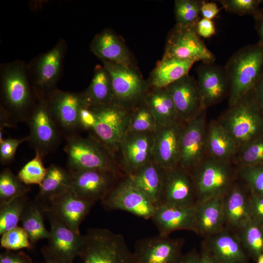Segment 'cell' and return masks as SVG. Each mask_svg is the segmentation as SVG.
<instances>
[{
  "label": "cell",
  "instance_id": "1",
  "mask_svg": "<svg viewBox=\"0 0 263 263\" xmlns=\"http://www.w3.org/2000/svg\"><path fill=\"white\" fill-rule=\"evenodd\" d=\"M29 79L28 67L22 61L0 67V106L14 123L26 121L38 100Z\"/></svg>",
  "mask_w": 263,
  "mask_h": 263
},
{
  "label": "cell",
  "instance_id": "2",
  "mask_svg": "<svg viewBox=\"0 0 263 263\" xmlns=\"http://www.w3.org/2000/svg\"><path fill=\"white\" fill-rule=\"evenodd\" d=\"M225 68L227 74L230 91L229 106L253 91L263 73V42L245 46L230 57Z\"/></svg>",
  "mask_w": 263,
  "mask_h": 263
},
{
  "label": "cell",
  "instance_id": "3",
  "mask_svg": "<svg viewBox=\"0 0 263 263\" xmlns=\"http://www.w3.org/2000/svg\"><path fill=\"white\" fill-rule=\"evenodd\" d=\"M218 121L233 139L238 150L263 135V113L253 91L229 106Z\"/></svg>",
  "mask_w": 263,
  "mask_h": 263
},
{
  "label": "cell",
  "instance_id": "4",
  "mask_svg": "<svg viewBox=\"0 0 263 263\" xmlns=\"http://www.w3.org/2000/svg\"><path fill=\"white\" fill-rule=\"evenodd\" d=\"M65 139L64 150L67 156L68 168L71 172L99 169L125 174L116 155L94 137L89 135L83 137L77 134Z\"/></svg>",
  "mask_w": 263,
  "mask_h": 263
},
{
  "label": "cell",
  "instance_id": "5",
  "mask_svg": "<svg viewBox=\"0 0 263 263\" xmlns=\"http://www.w3.org/2000/svg\"><path fill=\"white\" fill-rule=\"evenodd\" d=\"M78 256L83 263H136L123 235L101 228L84 235Z\"/></svg>",
  "mask_w": 263,
  "mask_h": 263
},
{
  "label": "cell",
  "instance_id": "6",
  "mask_svg": "<svg viewBox=\"0 0 263 263\" xmlns=\"http://www.w3.org/2000/svg\"><path fill=\"white\" fill-rule=\"evenodd\" d=\"M196 188V204L224 195L237 180L231 163L207 156L190 171Z\"/></svg>",
  "mask_w": 263,
  "mask_h": 263
},
{
  "label": "cell",
  "instance_id": "7",
  "mask_svg": "<svg viewBox=\"0 0 263 263\" xmlns=\"http://www.w3.org/2000/svg\"><path fill=\"white\" fill-rule=\"evenodd\" d=\"M89 106L94 115L93 126L89 131L90 135L116 156L120 142L128 131L131 110L114 103Z\"/></svg>",
  "mask_w": 263,
  "mask_h": 263
},
{
  "label": "cell",
  "instance_id": "8",
  "mask_svg": "<svg viewBox=\"0 0 263 263\" xmlns=\"http://www.w3.org/2000/svg\"><path fill=\"white\" fill-rule=\"evenodd\" d=\"M102 62L111 77L113 103L131 110L143 100L150 88L149 83L134 67L107 61Z\"/></svg>",
  "mask_w": 263,
  "mask_h": 263
},
{
  "label": "cell",
  "instance_id": "9",
  "mask_svg": "<svg viewBox=\"0 0 263 263\" xmlns=\"http://www.w3.org/2000/svg\"><path fill=\"white\" fill-rule=\"evenodd\" d=\"M26 122L30 145L43 157L56 150L63 138L50 113L47 98H38Z\"/></svg>",
  "mask_w": 263,
  "mask_h": 263
},
{
  "label": "cell",
  "instance_id": "10",
  "mask_svg": "<svg viewBox=\"0 0 263 263\" xmlns=\"http://www.w3.org/2000/svg\"><path fill=\"white\" fill-rule=\"evenodd\" d=\"M196 25L176 24L167 36L163 56L195 63L214 62L215 56L198 34Z\"/></svg>",
  "mask_w": 263,
  "mask_h": 263
},
{
  "label": "cell",
  "instance_id": "11",
  "mask_svg": "<svg viewBox=\"0 0 263 263\" xmlns=\"http://www.w3.org/2000/svg\"><path fill=\"white\" fill-rule=\"evenodd\" d=\"M109 210H122L145 219L152 218L155 206L125 175L113 187L101 201Z\"/></svg>",
  "mask_w": 263,
  "mask_h": 263
},
{
  "label": "cell",
  "instance_id": "12",
  "mask_svg": "<svg viewBox=\"0 0 263 263\" xmlns=\"http://www.w3.org/2000/svg\"><path fill=\"white\" fill-rule=\"evenodd\" d=\"M66 49L65 41L60 39L50 51L40 55L30 70L29 78L37 98H46L54 90L58 80Z\"/></svg>",
  "mask_w": 263,
  "mask_h": 263
},
{
  "label": "cell",
  "instance_id": "13",
  "mask_svg": "<svg viewBox=\"0 0 263 263\" xmlns=\"http://www.w3.org/2000/svg\"><path fill=\"white\" fill-rule=\"evenodd\" d=\"M51 115L65 139L78 134L81 130L79 113L87 105L82 93L55 89L46 97Z\"/></svg>",
  "mask_w": 263,
  "mask_h": 263
},
{
  "label": "cell",
  "instance_id": "14",
  "mask_svg": "<svg viewBox=\"0 0 263 263\" xmlns=\"http://www.w3.org/2000/svg\"><path fill=\"white\" fill-rule=\"evenodd\" d=\"M206 111L185 122L181 133L177 166L189 171L207 156Z\"/></svg>",
  "mask_w": 263,
  "mask_h": 263
},
{
  "label": "cell",
  "instance_id": "15",
  "mask_svg": "<svg viewBox=\"0 0 263 263\" xmlns=\"http://www.w3.org/2000/svg\"><path fill=\"white\" fill-rule=\"evenodd\" d=\"M154 132H127L116 153L120 166L130 175L153 160Z\"/></svg>",
  "mask_w": 263,
  "mask_h": 263
},
{
  "label": "cell",
  "instance_id": "16",
  "mask_svg": "<svg viewBox=\"0 0 263 263\" xmlns=\"http://www.w3.org/2000/svg\"><path fill=\"white\" fill-rule=\"evenodd\" d=\"M183 241L159 234L139 240L134 252L136 263H179Z\"/></svg>",
  "mask_w": 263,
  "mask_h": 263
},
{
  "label": "cell",
  "instance_id": "17",
  "mask_svg": "<svg viewBox=\"0 0 263 263\" xmlns=\"http://www.w3.org/2000/svg\"><path fill=\"white\" fill-rule=\"evenodd\" d=\"M71 189L78 196L95 203L102 199L115 184L126 175L99 169H85L72 172Z\"/></svg>",
  "mask_w": 263,
  "mask_h": 263
},
{
  "label": "cell",
  "instance_id": "18",
  "mask_svg": "<svg viewBox=\"0 0 263 263\" xmlns=\"http://www.w3.org/2000/svg\"><path fill=\"white\" fill-rule=\"evenodd\" d=\"M196 80L203 110L229 95V80L224 66L213 62H202L197 68Z\"/></svg>",
  "mask_w": 263,
  "mask_h": 263
},
{
  "label": "cell",
  "instance_id": "19",
  "mask_svg": "<svg viewBox=\"0 0 263 263\" xmlns=\"http://www.w3.org/2000/svg\"><path fill=\"white\" fill-rule=\"evenodd\" d=\"M196 204V188L190 171L178 166L166 170L161 204L192 207Z\"/></svg>",
  "mask_w": 263,
  "mask_h": 263
},
{
  "label": "cell",
  "instance_id": "20",
  "mask_svg": "<svg viewBox=\"0 0 263 263\" xmlns=\"http://www.w3.org/2000/svg\"><path fill=\"white\" fill-rule=\"evenodd\" d=\"M225 227L238 232L252 220L250 208V191L237 180L224 196Z\"/></svg>",
  "mask_w": 263,
  "mask_h": 263
},
{
  "label": "cell",
  "instance_id": "21",
  "mask_svg": "<svg viewBox=\"0 0 263 263\" xmlns=\"http://www.w3.org/2000/svg\"><path fill=\"white\" fill-rule=\"evenodd\" d=\"M43 209L47 215L50 225L47 246L55 254L73 263L75 258L79 256L84 236L74 232L50 210Z\"/></svg>",
  "mask_w": 263,
  "mask_h": 263
},
{
  "label": "cell",
  "instance_id": "22",
  "mask_svg": "<svg viewBox=\"0 0 263 263\" xmlns=\"http://www.w3.org/2000/svg\"><path fill=\"white\" fill-rule=\"evenodd\" d=\"M201 247L220 263H249V257L237 233L225 227L217 234L203 239Z\"/></svg>",
  "mask_w": 263,
  "mask_h": 263
},
{
  "label": "cell",
  "instance_id": "23",
  "mask_svg": "<svg viewBox=\"0 0 263 263\" xmlns=\"http://www.w3.org/2000/svg\"><path fill=\"white\" fill-rule=\"evenodd\" d=\"M94 204L70 189L49 202V206L41 207L51 211L74 232L80 234V225Z\"/></svg>",
  "mask_w": 263,
  "mask_h": 263
},
{
  "label": "cell",
  "instance_id": "24",
  "mask_svg": "<svg viewBox=\"0 0 263 263\" xmlns=\"http://www.w3.org/2000/svg\"><path fill=\"white\" fill-rule=\"evenodd\" d=\"M166 88L181 121L190 120L203 110L197 81L188 74Z\"/></svg>",
  "mask_w": 263,
  "mask_h": 263
},
{
  "label": "cell",
  "instance_id": "25",
  "mask_svg": "<svg viewBox=\"0 0 263 263\" xmlns=\"http://www.w3.org/2000/svg\"><path fill=\"white\" fill-rule=\"evenodd\" d=\"M185 122L158 127L154 132L153 160L166 170L177 166L181 133Z\"/></svg>",
  "mask_w": 263,
  "mask_h": 263
},
{
  "label": "cell",
  "instance_id": "26",
  "mask_svg": "<svg viewBox=\"0 0 263 263\" xmlns=\"http://www.w3.org/2000/svg\"><path fill=\"white\" fill-rule=\"evenodd\" d=\"M151 219L161 235L169 236L178 230L195 232V206L161 204L155 207Z\"/></svg>",
  "mask_w": 263,
  "mask_h": 263
},
{
  "label": "cell",
  "instance_id": "27",
  "mask_svg": "<svg viewBox=\"0 0 263 263\" xmlns=\"http://www.w3.org/2000/svg\"><path fill=\"white\" fill-rule=\"evenodd\" d=\"M224 196L195 205V233L203 239L217 234L225 227Z\"/></svg>",
  "mask_w": 263,
  "mask_h": 263
},
{
  "label": "cell",
  "instance_id": "28",
  "mask_svg": "<svg viewBox=\"0 0 263 263\" xmlns=\"http://www.w3.org/2000/svg\"><path fill=\"white\" fill-rule=\"evenodd\" d=\"M90 48L101 61L134 67L127 47L119 37L110 30H104L97 34L92 41Z\"/></svg>",
  "mask_w": 263,
  "mask_h": 263
},
{
  "label": "cell",
  "instance_id": "29",
  "mask_svg": "<svg viewBox=\"0 0 263 263\" xmlns=\"http://www.w3.org/2000/svg\"><path fill=\"white\" fill-rule=\"evenodd\" d=\"M165 171L152 160L127 176L156 207L161 204Z\"/></svg>",
  "mask_w": 263,
  "mask_h": 263
},
{
  "label": "cell",
  "instance_id": "30",
  "mask_svg": "<svg viewBox=\"0 0 263 263\" xmlns=\"http://www.w3.org/2000/svg\"><path fill=\"white\" fill-rule=\"evenodd\" d=\"M238 151L237 146L219 121H212L207 128V156L231 163Z\"/></svg>",
  "mask_w": 263,
  "mask_h": 263
},
{
  "label": "cell",
  "instance_id": "31",
  "mask_svg": "<svg viewBox=\"0 0 263 263\" xmlns=\"http://www.w3.org/2000/svg\"><path fill=\"white\" fill-rule=\"evenodd\" d=\"M143 101L152 113L158 127L169 126L181 121L166 88H150Z\"/></svg>",
  "mask_w": 263,
  "mask_h": 263
},
{
  "label": "cell",
  "instance_id": "32",
  "mask_svg": "<svg viewBox=\"0 0 263 263\" xmlns=\"http://www.w3.org/2000/svg\"><path fill=\"white\" fill-rule=\"evenodd\" d=\"M195 62L163 56L148 80L150 88H164L188 75Z\"/></svg>",
  "mask_w": 263,
  "mask_h": 263
},
{
  "label": "cell",
  "instance_id": "33",
  "mask_svg": "<svg viewBox=\"0 0 263 263\" xmlns=\"http://www.w3.org/2000/svg\"><path fill=\"white\" fill-rule=\"evenodd\" d=\"M72 180L73 174L69 169L51 164L39 185L38 199L50 202L69 190Z\"/></svg>",
  "mask_w": 263,
  "mask_h": 263
},
{
  "label": "cell",
  "instance_id": "34",
  "mask_svg": "<svg viewBox=\"0 0 263 263\" xmlns=\"http://www.w3.org/2000/svg\"><path fill=\"white\" fill-rule=\"evenodd\" d=\"M82 94L88 105L113 103V94L111 77L103 66H96L92 81Z\"/></svg>",
  "mask_w": 263,
  "mask_h": 263
},
{
  "label": "cell",
  "instance_id": "35",
  "mask_svg": "<svg viewBox=\"0 0 263 263\" xmlns=\"http://www.w3.org/2000/svg\"><path fill=\"white\" fill-rule=\"evenodd\" d=\"M43 210L38 202H28L20 218L22 227L33 245L39 240L49 239L50 236V231L44 224Z\"/></svg>",
  "mask_w": 263,
  "mask_h": 263
},
{
  "label": "cell",
  "instance_id": "36",
  "mask_svg": "<svg viewBox=\"0 0 263 263\" xmlns=\"http://www.w3.org/2000/svg\"><path fill=\"white\" fill-rule=\"evenodd\" d=\"M237 233L249 257L257 260L263 253V225L252 219Z\"/></svg>",
  "mask_w": 263,
  "mask_h": 263
},
{
  "label": "cell",
  "instance_id": "37",
  "mask_svg": "<svg viewBox=\"0 0 263 263\" xmlns=\"http://www.w3.org/2000/svg\"><path fill=\"white\" fill-rule=\"evenodd\" d=\"M157 128L155 117L143 100L131 110L127 132H154Z\"/></svg>",
  "mask_w": 263,
  "mask_h": 263
},
{
  "label": "cell",
  "instance_id": "38",
  "mask_svg": "<svg viewBox=\"0 0 263 263\" xmlns=\"http://www.w3.org/2000/svg\"><path fill=\"white\" fill-rule=\"evenodd\" d=\"M29 187L23 183L8 168L0 173V205L26 195Z\"/></svg>",
  "mask_w": 263,
  "mask_h": 263
},
{
  "label": "cell",
  "instance_id": "39",
  "mask_svg": "<svg viewBox=\"0 0 263 263\" xmlns=\"http://www.w3.org/2000/svg\"><path fill=\"white\" fill-rule=\"evenodd\" d=\"M26 196L18 197L12 201L0 205V234L18 225L24 209L28 203Z\"/></svg>",
  "mask_w": 263,
  "mask_h": 263
},
{
  "label": "cell",
  "instance_id": "40",
  "mask_svg": "<svg viewBox=\"0 0 263 263\" xmlns=\"http://www.w3.org/2000/svg\"><path fill=\"white\" fill-rule=\"evenodd\" d=\"M234 163L237 168L263 166V135L239 148Z\"/></svg>",
  "mask_w": 263,
  "mask_h": 263
},
{
  "label": "cell",
  "instance_id": "41",
  "mask_svg": "<svg viewBox=\"0 0 263 263\" xmlns=\"http://www.w3.org/2000/svg\"><path fill=\"white\" fill-rule=\"evenodd\" d=\"M203 0H176L174 1V15L177 24L184 26L196 25Z\"/></svg>",
  "mask_w": 263,
  "mask_h": 263
},
{
  "label": "cell",
  "instance_id": "42",
  "mask_svg": "<svg viewBox=\"0 0 263 263\" xmlns=\"http://www.w3.org/2000/svg\"><path fill=\"white\" fill-rule=\"evenodd\" d=\"M35 157L19 170L17 176L25 185L41 184L47 170L43 164V157L35 152Z\"/></svg>",
  "mask_w": 263,
  "mask_h": 263
},
{
  "label": "cell",
  "instance_id": "43",
  "mask_svg": "<svg viewBox=\"0 0 263 263\" xmlns=\"http://www.w3.org/2000/svg\"><path fill=\"white\" fill-rule=\"evenodd\" d=\"M237 173L251 192L263 196V166L237 168Z\"/></svg>",
  "mask_w": 263,
  "mask_h": 263
},
{
  "label": "cell",
  "instance_id": "44",
  "mask_svg": "<svg viewBox=\"0 0 263 263\" xmlns=\"http://www.w3.org/2000/svg\"><path fill=\"white\" fill-rule=\"evenodd\" d=\"M0 247L8 250L18 251L23 248H33L34 245L30 242L23 228L17 226L1 235Z\"/></svg>",
  "mask_w": 263,
  "mask_h": 263
},
{
  "label": "cell",
  "instance_id": "45",
  "mask_svg": "<svg viewBox=\"0 0 263 263\" xmlns=\"http://www.w3.org/2000/svg\"><path fill=\"white\" fill-rule=\"evenodd\" d=\"M219 1L228 12L239 16H253L259 9L262 0H220Z\"/></svg>",
  "mask_w": 263,
  "mask_h": 263
},
{
  "label": "cell",
  "instance_id": "46",
  "mask_svg": "<svg viewBox=\"0 0 263 263\" xmlns=\"http://www.w3.org/2000/svg\"><path fill=\"white\" fill-rule=\"evenodd\" d=\"M29 136L21 139L13 138H3L0 140V160L4 165L11 162L15 157L19 145L25 141H28Z\"/></svg>",
  "mask_w": 263,
  "mask_h": 263
},
{
  "label": "cell",
  "instance_id": "47",
  "mask_svg": "<svg viewBox=\"0 0 263 263\" xmlns=\"http://www.w3.org/2000/svg\"><path fill=\"white\" fill-rule=\"evenodd\" d=\"M0 263H34L33 260L22 251L6 250L0 253Z\"/></svg>",
  "mask_w": 263,
  "mask_h": 263
},
{
  "label": "cell",
  "instance_id": "48",
  "mask_svg": "<svg viewBox=\"0 0 263 263\" xmlns=\"http://www.w3.org/2000/svg\"><path fill=\"white\" fill-rule=\"evenodd\" d=\"M250 208L252 219L263 225V196L250 191Z\"/></svg>",
  "mask_w": 263,
  "mask_h": 263
},
{
  "label": "cell",
  "instance_id": "49",
  "mask_svg": "<svg viewBox=\"0 0 263 263\" xmlns=\"http://www.w3.org/2000/svg\"><path fill=\"white\" fill-rule=\"evenodd\" d=\"M196 29L201 38H209L216 34V28L213 20L201 18L197 22Z\"/></svg>",
  "mask_w": 263,
  "mask_h": 263
},
{
  "label": "cell",
  "instance_id": "50",
  "mask_svg": "<svg viewBox=\"0 0 263 263\" xmlns=\"http://www.w3.org/2000/svg\"><path fill=\"white\" fill-rule=\"evenodd\" d=\"M220 9L216 3L204 0L200 10L203 18L213 20L219 14Z\"/></svg>",
  "mask_w": 263,
  "mask_h": 263
},
{
  "label": "cell",
  "instance_id": "51",
  "mask_svg": "<svg viewBox=\"0 0 263 263\" xmlns=\"http://www.w3.org/2000/svg\"><path fill=\"white\" fill-rule=\"evenodd\" d=\"M44 263H72L53 253L47 246L41 249Z\"/></svg>",
  "mask_w": 263,
  "mask_h": 263
},
{
  "label": "cell",
  "instance_id": "52",
  "mask_svg": "<svg viewBox=\"0 0 263 263\" xmlns=\"http://www.w3.org/2000/svg\"><path fill=\"white\" fill-rule=\"evenodd\" d=\"M263 3V0H262ZM255 20V27L259 37V40L263 42V7L260 8L253 16Z\"/></svg>",
  "mask_w": 263,
  "mask_h": 263
},
{
  "label": "cell",
  "instance_id": "53",
  "mask_svg": "<svg viewBox=\"0 0 263 263\" xmlns=\"http://www.w3.org/2000/svg\"><path fill=\"white\" fill-rule=\"evenodd\" d=\"M258 104L263 113V73L253 90Z\"/></svg>",
  "mask_w": 263,
  "mask_h": 263
},
{
  "label": "cell",
  "instance_id": "54",
  "mask_svg": "<svg viewBox=\"0 0 263 263\" xmlns=\"http://www.w3.org/2000/svg\"><path fill=\"white\" fill-rule=\"evenodd\" d=\"M179 263H201L200 253L193 249L183 255Z\"/></svg>",
  "mask_w": 263,
  "mask_h": 263
},
{
  "label": "cell",
  "instance_id": "55",
  "mask_svg": "<svg viewBox=\"0 0 263 263\" xmlns=\"http://www.w3.org/2000/svg\"><path fill=\"white\" fill-rule=\"evenodd\" d=\"M201 263H220L206 249L201 247L200 252Z\"/></svg>",
  "mask_w": 263,
  "mask_h": 263
},
{
  "label": "cell",
  "instance_id": "56",
  "mask_svg": "<svg viewBox=\"0 0 263 263\" xmlns=\"http://www.w3.org/2000/svg\"><path fill=\"white\" fill-rule=\"evenodd\" d=\"M257 263H263V253L260 255L257 259Z\"/></svg>",
  "mask_w": 263,
  "mask_h": 263
},
{
  "label": "cell",
  "instance_id": "57",
  "mask_svg": "<svg viewBox=\"0 0 263 263\" xmlns=\"http://www.w3.org/2000/svg\"><path fill=\"white\" fill-rule=\"evenodd\" d=\"M44 263V262H41V263L39 262V263Z\"/></svg>",
  "mask_w": 263,
  "mask_h": 263
}]
</instances>
